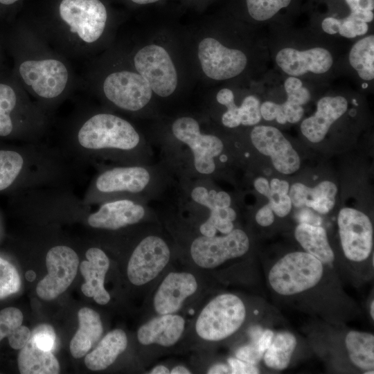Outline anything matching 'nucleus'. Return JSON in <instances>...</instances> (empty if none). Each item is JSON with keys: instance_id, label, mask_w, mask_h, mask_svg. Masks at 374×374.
I'll use <instances>...</instances> for the list:
<instances>
[{"instance_id": "obj_52", "label": "nucleus", "mask_w": 374, "mask_h": 374, "mask_svg": "<svg viewBox=\"0 0 374 374\" xmlns=\"http://www.w3.org/2000/svg\"><path fill=\"white\" fill-rule=\"evenodd\" d=\"M150 374H169L170 371L165 366L159 365L155 366L150 372Z\"/></svg>"}, {"instance_id": "obj_20", "label": "nucleus", "mask_w": 374, "mask_h": 374, "mask_svg": "<svg viewBox=\"0 0 374 374\" xmlns=\"http://www.w3.org/2000/svg\"><path fill=\"white\" fill-rule=\"evenodd\" d=\"M87 260H83L80 269L84 278L81 286L82 293L93 298L100 305H106L110 301L109 292L104 287L105 275L109 267V260L100 249L92 247L86 253Z\"/></svg>"}, {"instance_id": "obj_49", "label": "nucleus", "mask_w": 374, "mask_h": 374, "mask_svg": "<svg viewBox=\"0 0 374 374\" xmlns=\"http://www.w3.org/2000/svg\"><path fill=\"white\" fill-rule=\"evenodd\" d=\"M255 189L261 195L266 197H269L271 195V189L269 182L265 177H258L253 181Z\"/></svg>"}, {"instance_id": "obj_29", "label": "nucleus", "mask_w": 374, "mask_h": 374, "mask_svg": "<svg viewBox=\"0 0 374 374\" xmlns=\"http://www.w3.org/2000/svg\"><path fill=\"white\" fill-rule=\"evenodd\" d=\"M321 17V27L328 35H336L354 38L367 33L368 24L374 19V13L352 12L348 15L337 18L329 15Z\"/></svg>"}, {"instance_id": "obj_51", "label": "nucleus", "mask_w": 374, "mask_h": 374, "mask_svg": "<svg viewBox=\"0 0 374 374\" xmlns=\"http://www.w3.org/2000/svg\"><path fill=\"white\" fill-rule=\"evenodd\" d=\"M262 331L263 330L260 326H253L249 330V335L251 339V342L256 343Z\"/></svg>"}, {"instance_id": "obj_22", "label": "nucleus", "mask_w": 374, "mask_h": 374, "mask_svg": "<svg viewBox=\"0 0 374 374\" xmlns=\"http://www.w3.org/2000/svg\"><path fill=\"white\" fill-rule=\"evenodd\" d=\"M184 328L185 320L182 317L163 314L142 325L138 330L137 339L143 345L156 344L168 347L178 341Z\"/></svg>"}, {"instance_id": "obj_12", "label": "nucleus", "mask_w": 374, "mask_h": 374, "mask_svg": "<svg viewBox=\"0 0 374 374\" xmlns=\"http://www.w3.org/2000/svg\"><path fill=\"white\" fill-rule=\"evenodd\" d=\"M170 250L164 240L157 235L143 238L133 251L127 264L130 281L142 285L154 279L168 265Z\"/></svg>"}, {"instance_id": "obj_21", "label": "nucleus", "mask_w": 374, "mask_h": 374, "mask_svg": "<svg viewBox=\"0 0 374 374\" xmlns=\"http://www.w3.org/2000/svg\"><path fill=\"white\" fill-rule=\"evenodd\" d=\"M151 175L142 166L117 167L100 174L96 181V188L103 193L143 191L150 184Z\"/></svg>"}, {"instance_id": "obj_56", "label": "nucleus", "mask_w": 374, "mask_h": 374, "mask_svg": "<svg viewBox=\"0 0 374 374\" xmlns=\"http://www.w3.org/2000/svg\"><path fill=\"white\" fill-rule=\"evenodd\" d=\"M35 277H36V274L32 270L28 271L26 273V278L30 282L33 281L35 280Z\"/></svg>"}, {"instance_id": "obj_35", "label": "nucleus", "mask_w": 374, "mask_h": 374, "mask_svg": "<svg viewBox=\"0 0 374 374\" xmlns=\"http://www.w3.org/2000/svg\"><path fill=\"white\" fill-rule=\"evenodd\" d=\"M24 159L17 152L0 150V191L10 187L19 176Z\"/></svg>"}, {"instance_id": "obj_14", "label": "nucleus", "mask_w": 374, "mask_h": 374, "mask_svg": "<svg viewBox=\"0 0 374 374\" xmlns=\"http://www.w3.org/2000/svg\"><path fill=\"white\" fill-rule=\"evenodd\" d=\"M250 136L253 146L261 154L271 158L274 167L279 172L290 175L299 169V155L276 127L268 125L255 126Z\"/></svg>"}, {"instance_id": "obj_30", "label": "nucleus", "mask_w": 374, "mask_h": 374, "mask_svg": "<svg viewBox=\"0 0 374 374\" xmlns=\"http://www.w3.org/2000/svg\"><path fill=\"white\" fill-rule=\"evenodd\" d=\"M350 361L364 371L374 368V336L368 332L350 331L345 339Z\"/></svg>"}, {"instance_id": "obj_50", "label": "nucleus", "mask_w": 374, "mask_h": 374, "mask_svg": "<svg viewBox=\"0 0 374 374\" xmlns=\"http://www.w3.org/2000/svg\"><path fill=\"white\" fill-rule=\"evenodd\" d=\"M209 374H224L231 373V370L229 366L224 364H217L213 365L207 371Z\"/></svg>"}, {"instance_id": "obj_40", "label": "nucleus", "mask_w": 374, "mask_h": 374, "mask_svg": "<svg viewBox=\"0 0 374 374\" xmlns=\"http://www.w3.org/2000/svg\"><path fill=\"white\" fill-rule=\"evenodd\" d=\"M241 106L242 107L241 125L252 126L260 123L262 118L260 102L256 96L250 95L245 97Z\"/></svg>"}, {"instance_id": "obj_5", "label": "nucleus", "mask_w": 374, "mask_h": 374, "mask_svg": "<svg viewBox=\"0 0 374 374\" xmlns=\"http://www.w3.org/2000/svg\"><path fill=\"white\" fill-rule=\"evenodd\" d=\"M245 317L244 304L238 296L220 294L203 308L197 319L195 330L204 340L220 341L235 332Z\"/></svg>"}, {"instance_id": "obj_42", "label": "nucleus", "mask_w": 374, "mask_h": 374, "mask_svg": "<svg viewBox=\"0 0 374 374\" xmlns=\"http://www.w3.org/2000/svg\"><path fill=\"white\" fill-rule=\"evenodd\" d=\"M236 358L249 364L256 365L263 357L256 346V343L243 346L238 348L235 353Z\"/></svg>"}, {"instance_id": "obj_23", "label": "nucleus", "mask_w": 374, "mask_h": 374, "mask_svg": "<svg viewBox=\"0 0 374 374\" xmlns=\"http://www.w3.org/2000/svg\"><path fill=\"white\" fill-rule=\"evenodd\" d=\"M337 187L330 181H323L314 188L294 183L288 195L296 208L308 207L320 214L329 213L335 204Z\"/></svg>"}, {"instance_id": "obj_25", "label": "nucleus", "mask_w": 374, "mask_h": 374, "mask_svg": "<svg viewBox=\"0 0 374 374\" xmlns=\"http://www.w3.org/2000/svg\"><path fill=\"white\" fill-rule=\"evenodd\" d=\"M79 328L71 340L69 349L75 359L87 355L100 339L103 332L100 317L89 308H82L78 313Z\"/></svg>"}, {"instance_id": "obj_47", "label": "nucleus", "mask_w": 374, "mask_h": 374, "mask_svg": "<svg viewBox=\"0 0 374 374\" xmlns=\"http://www.w3.org/2000/svg\"><path fill=\"white\" fill-rule=\"evenodd\" d=\"M274 336V332L271 330L267 329L262 331L261 335L256 343L259 352L262 355H264L267 349L270 346Z\"/></svg>"}, {"instance_id": "obj_57", "label": "nucleus", "mask_w": 374, "mask_h": 374, "mask_svg": "<svg viewBox=\"0 0 374 374\" xmlns=\"http://www.w3.org/2000/svg\"><path fill=\"white\" fill-rule=\"evenodd\" d=\"M370 314L373 319H374V301L373 300L370 305Z\"/></svg>"}, {"instance_id": "obj_8", "label": "nucleus", "mask_w": 374, "mask_h": 374, "mask_svg": "<svg viewBox=\"0 0 374 374\" xmlns=\"http://www.w3.org/2000/svg\"><path fill=\"white\" fill-rule=\"evenodd\" d=\"M249 248V240L246 233L233 229L224 235L197 237L192 242L190 251L196 265L211 269L244 255Z\"/></svg>"}, {"instance_id": "obj_13", "label": "nucleus", "mask_w": 374, "mask_h": 374, "mask_svg": "<svg viewBox=\"0 0 374 374\" xmlns=\"http://www.w3.org/2000/svg\"><path fill=\"white\" fill-rule=\"evenodd\" d=\"M198 57L205 75L216 80H228L238 75L247 64V57L243 51L229 48L212 37H206L200 42Z\"/></svg>"}, {"instance_id": "obj_16", "label": "nucleus", "mask_w": 374, "mask_h": 374, "mask_svg": "<svg viewBox=\"0 0 374 374\" xmlns=\"http://www.w3.org/2000/svg\"><path fill=\"white\" fill-rule=\"evenodd\" d=\"M287 95L282 104L265 101L260 104V114L266 121L276 120L279 124L298 123L304 114L303 105L311 98L309 89L296 77L288 76L284 82Z\"/></svg>"}, {"instance_id": "obj_17", "label": "nucleus", "mask_w": 374, "mask_h": 374, "mask_svg": "<svg viewBox=\"0 0 374 374\" xmlns=\"http://www.w3.org/2000/svg\"><path fill=\"white\" fill-rule=\"evenodd\" d=\"M197 289L195 277L188 272H170L162 280L153 299L154 308L159 315L174 314L183 302Z\"/></svg>"}, {"instance_id": "obj_39", "label": "nucleus", "mask_w": 374, "mask_h": 374, "mask_svg": "<svg viewBox=\"0 0 374 374\" xmlns=\"http://www.w3.org/2000/svg\"><path fill=\"white\" fill-rule=\"evenodd\" d=\"M23 319L21 311L17 308L8 307L0 310V341L21 326Z\"/></svg>"}, {"instance_id": "obj_3", "label": "nucleus", "mask_w": 374, "mask_h": 374, "mask_svg": "<svg viewBox=\"0 0 374 374\" xmlns=\"http://www.w3.org/2000/svg\"><path fill=\"white\" fill-rule=\"evenodd\" d=\"M77 138L82 147L91 150H130L140 142V136L130 123L109 113L96 114L86 119Z\"/></svg>"}, {"instance_id": "obj_18", "label": "nucleus", "mask_w": 374, "mask_h": 374, "mask_svg": "<svg viewBox=\"0 0 374 374\" xmlns=\"http://www.w3.org/2000/svg\"><path fill=\"white\" fill-rule=\"evenodd\" d=\"M348 102L342 96H327L317 103L315 113L305 118L301 124V132L312 143L321 141L332 124L348 110Z\"/></svg>"}, {"instance_id": "obj_37", "label": "nucleus", "mask_w": 374, "mask_h": 374, "mask_svg": "<svg viewBox=\"0 0 374 374\" xmlns=\"http://www.w3.org/2000/svg\"><path fill=\"white\" fill-rule=\"evenodd\" d=\"M216 99L220 104L226 107V111L222 116V124L229 128L240 125L242 107L241 105H235L233 91L227 88L222 89L217 93Z\"/></svg>"}, {"instance_id": "obj_46", "label": "nucleus", "mask_w": 374, "mask_h": 374, "mask_svg": "<svg viewBox=\"0 0 374 374\" xmlns=\"http://www.w3.org/2000/svg\"><path fill=\"white\" fill-rule=\"evenodd\" d=\"M296 219L299 223H305L308 224L320 226L321 218L315 214L308 207H301V209L296 215Z\"/></svg>"}, {"instance_id": "obj_28", "label": "nucleus", "mask_w": 374, "mask_h": 374, "mask_svg": "<svg viewBox=\"0 0 374 374\" xmlns=\"http://www.w3.org/2000/svg\"><path fill=\"white\" fill-rule=\"evenodd\" d=\"M294 236L305 252L312 255L323 264H330L335 259L326 230L321 226L299 223Z\"/></svg>"}, {"instance_id": "obj_43", "label": "nucleus", "mask_w": 374, "mask_h": 374, "mask_svg": "<svg viewBox=\"0 0 374 374\" xmlns=\"http://www.w3.org/2000/svg\"><path fill=\"white\" fill-rule=\"evenodd\" d=\"M30 330L25 326H19L8 336L10 347L15 350L21 349L30 337Z\"/></svg>"}, {"instance_id": "obj_4", "label": "nucleus", "mask_w": 374, "mask_h": 374, "mask_svg": "<svg viewBox=\"0 0 374 374\" xmlns=\"http://www.w3.org/2000/svg\"><path fill=\"white\" fill-rule=\"evenodd\" d=\"M323 272V263L305 251L286 254L269 271L268 279L277 293L290 296L314 287Z\"/></svg>"}, {"instance_id": "obj_33", "label": "nucleus", "mask_w": 374, "mask_h": 374, "mask_svg": "<svg viewBox=\"0 0 374 374\" xmlns=\"http://www.w3.org/2000/svg\"><path fill=\"white\" fill-rule=\"evenodd\" d=\"M296 344L295 337L290 332H280L274 336L262 357L266 366L275 370L286 368Z\"/></svg>"}, {"instance_id": "obj_1", "label": "nucleus", "mask_w": 374, "mask_h": 374, "mask_svg": "<svg viewBox=\"0 0 374 374\" xmlns=\"http://www.w3.org/2000/svg\"><path fill=\"white\" fill-rule=\"evenodd\" d=\"M15 78L23 88L44 102L57 100L74 87L69 59L31 25L15 35Z\"/></svg>"}, {"instance_id": "obj_11", "label": "nucleus", "mask_w": 374, "mask_h": 374, "mask_svg": "<svg viewBox=\"0 0 374 374\" xmlns=\"http://www.w3.org/2000/svg\"><path fill=\"white\" fill-rule=\"evenodd\" d=\"M48 273L37 284L36 292L42 299L51 301L62 294L72 283L79 266V258L71 248L52 247L46 256Z\"/></svg>"}, {"instance_id": "obj_48", "label": "nucleus", "mask_w": 374, "mask_h": 374, "mask_svg": "<svg viewBox=\"0 0 374 374\" xmlns=\"http://www.w3.org/2000/svg\"><path fill=\"white\" fill-rule=\"evenodd\" d=\"M269 186L273 193L278 195L288 194L290 190V185L287 181L276 178L270 181Z\"/></svg>"}, {"instance_id": "obj_31", "label": "nucleus", "mask_w": 374, "mask_h": 374, "mask_svg": "<svg viewBox=\"0 0 374 374\" xmlns=\"http://www.w3.org/2000/svg\"><path fill=\"white\" fill-rule=\"evenodd\" d=\"M348 60L359 77L365 81L374 79V36L369 35L356 42L350 50Z\"/></svg>"}, {"instance_id": "obj_15", "label": "nucleus", "mask_w": 374, "mask_h": 374, "mask_svg": "<svg viewBox=\"0 0 374 374\" xmlns=\"http://www.w3.org/2000/svg\"><path fill=\"white\" fill-rule=\"evenodd\" d=\"M275 61L283 72L296 78L307 73L324 74L334 63L331 52L321 46L305 50L283 48L277 52Z\"/></svg>"}, {"instance_id": "obj_19", "label": "nucleus", "mask_w": 374, "mask_h": 374, "mask_svg": "<svg viewBox=\"0 0 374 374\" xmlns=\"http://www.w3.org/2000/svg\"><path fill=\"white\" fill-rule=\"evenodd\" d=\"M145 214V208L141 204L129 199H120L103 204L89 216L87 222L93 228L117 230L138 223Z\"/></svg>"}, {"instance_id": "obj_24", "label": "nucleus", "mask_w": 374, "mask_h": 374, "mask_svg": "<svg viewBox=\"0 0 374 374\" xmlns=\"http://www.w3.org/2000/svg\"><path fill=\"white\" fill-rule=\"evenodd\" d=\"M28 105L25 89L16 78L0 80V136L13 133L17 113Z\"/></svg>"}, {"instance_id": "obj_58", "label": "nucleus", "mask_w": 374, "mask_h": 374, "mask_svg": "<svg viewBox=\"0 0 374 374\" xmlns=\"http://www.w3.org/2000/svg\"><path fill=\"white\" fill-rule=\"evenodd\" d=\"M364 373L365 374H373L374 371H373V370H368V371H365Z\"/></svg>"}, {"instance_id": "obj_10", "label": "nucleus", "mask_w": 374, "mask_h": 374, "mask_svg": "<svg viewBox=\"0 0 374 374\" xmlns=\"http://www.w3.org/2000/svg\"><path fill=\"white\" fill-rule=\"evenodd\" d=\"M341 244L350 260H366L373 249V229L369 217L360 211L343 208L337 217Z\"/></svg>"}, {"instance_id": "obj_54", "label": "nucleus", "mask_w": 374, "mask_h": 374, "mask_svg": "<svg viewBox=\"0 0 374 374\" xmlns=\"http://www.w3.org/2000/svg\"><path fill=\"white\" fill-rule=\"evenodd\" d=\"M20 0H0V6L3 8L13 6Z\"/></svg>"}, {"instance_id": "obj_7", "label": "nucleus", "mask_w": 374, "mask_h": 374, "mask_svg": "<svg viewBox=\"0 0 374 374\" xmlns=\"http://www.w3.org/2000/svg\"><path fill=\"white\" fill-rule=\"evenodd\" d=\"M172 132L178 141L191 150L193 166L198 173L209 175L215 172V158L224 150L223 143L217 136L202 134L198 122L188 116L176 119L172 125Z\"/></svg>"}, {"instance_id": "obj_9", "label": "nucleus", "mask_w": 374, "mask_h": 374, "mask_svg": "<svg viewBox=\"0 0 374 374\" xmlns=\"http://www.w3.org/2000/svg\"><path fill=\"white\" fill-rule=\"evenodd\" d=\"M136 72L151 89L161 97L171 95L177 85V74L168 53L161 46L151 44L141 48L134 57Z\"/></svg>"}, {"instance_id": "obj_2", "label": "nucleus", "mask_w": 374, "mask_h": 374, "mask_svg": "<svg viewBox=\"0 0 374 374\" xmlns=\"http://www.w3.org/2000/svg\"><path fill=\"white\" fill-rule=\"evenodd\" d=\"M107 21L100 0H61L55 21L32 26L69 59L87 57L104 35Z\"/></svg>"}, {"instance_id": "obj_44", "label": "nucleus", "mask_w": 374, "mask_h": 374, "mask_svg": "<svg viewBox=\"0 0 374 374\" xmlns=\"http://www.w3.org/2000/svg\"><path fill=\"white\" fill-rule=\"evenodd\" d=\"M232 374H257L258 368L253 364L245 362L238 358L230 357L227 360Z\"/></svg>"}, {"instance_id": "obj_41", "label": "nucleus", "mask_w": 374, "mask_h": 374, "mask_svg": "<svg viewBox=\"0 0 374 374\" xmlns=\"http://www.w3.org/2000/svg\"><path fill=\"white\" fill-rule=\"evenodd\" d=\"M268 199V204L277 216L283 217L290 212L292 204L288 194L278 195L271 192Z\"/></svg>"}, {"instance_id": "obj_6", "label": "nucleus", "mask_w": 374, "mask_h": 374, "mask_svg": "<svg viewBox=\"0 0 374 374\" xmlns=\"http://www.w3.org/2000/svg\"><path fill=\"white\" fill-rule=\"evenodd\" d=\"M104 96L117 107L130 112L143 109L150 100L152 91L139 73L121 69L107 73L102 80Z\"/></svg>"}, {"instance_id": "obj_38", "label": "nucleus", "mask_w": 374, "mask_h": 374, "mask_svg": "<svg viewBox=\"0 0 374 374\" xmlns=\"http://www.w3.org/2000/svg\"><path fill=\"white\" fill-rule=\"evenodd\" d=\"M20 287V276L15 266L0 258V299L17 292Z\"/></svg>"}, {"instance_id": "obj_32", "label": "nucleus", "mask_w": 374, "mask_h": 374, "mask_svg": "<svg viewBox=\"0 0 374 374\" xmlns=\"http://www.w3.org/2000/svg\"><path fill=\"white\" fill-rule=\"evenodd\" d=\"M300 0H244L249 17L258 22H266L296 10Z\"/></svg>"}, {"instance_id": "obj_55", "label": "nucleus", "mask_w": 374, "mask_h": 374, "mask_svg": "<svg viewBox=\"0 0 374 374\" xmlns=\"http://www.w3.org/2000/svg\"><path fill=\"white\" fill-rule=\"evenodd\" d=\"M130 1L136 4L144 5V4L155 3L160 0H130Z\"/></svg>"}, {"instance_id": "obj_45", "label": "nucleus", "mask_w": 374, "mask_h": 374, "mask_svg": "<svg viewBox=\"0 0 374 374\" xmlns=\"http://www.w3.org/2000/svg\"><path fill=\"white\" fill-rule=\"evenodd\" d=\"M256 222L262 226H268L271 225L274 220V212L269 204L264 205L256 213Z\"/></svg>"}, {"instance_id": "obj_34", "label": "nucleus", "mask_w": 374, "mask_h": 374, "mask_svg": "<svg viewBox=\"0 0 374 374\" xmlns=\"http://www.w3.org/2000/svg\"><path fill=\"white\" fill-rule=\"evenodd\" d=\"M236 216L235 210L230 206L210 209L209 216L200 225L199 231L202 235L209 237L215 235L217 231L227 234L234 229L233 221Z\"/></svg>"}, {"instance_id": "obj_26", "label": "nucleus", "mask_w": 374, "mask_h": 374, "mask_svg": "<svg viewBox=\"0 0 374 374\" xmlns=\"http://www.w3.org/2000/svg\"><path fill=\"white\" fill-rule=\"evenodd\" d=\"M21 374H57L60 364L51 350L39 347L30 335L27 344L20 349L17 357Z\"/></svg>"}, {"instance_id": "obj_53", "label": "nucleus", "mask_w": 374, "mask_h": 374, "mask_svg": "<svg viewBox=\"0 0 374 374\" xmlns=\"http://www.w3.org/2000/svg\"><path fill=\"white\" fill-rule=\"evenodd\" d=\"M171 374H190L191 372L184 366H177L170 371Z\"/></svg>"}, {"instance_id": "obj_36", "label": "nucleus", "mask_w": 374, "mask_h": 374, "mask_svg": "<svg viewBox=\"0 0 374 374\" xmlns=\"http://www.w3.org/2000/svg\"><path fill=\"white\" fill-rule=\"evenodd\" d=\"M192 199L199 205L208 208L229 207L231 204L230 195L224 191L208 190L204 186L195 187L190 193Z\"/></svg>"}, {"instance_id": "obj_27", "label": "nucleus", "mask_w": 374, "mask_h": 374, "mask_svg": "<svg viewBox=\"0 0 374 374\" xmlns=\"http://www.w3.org/2000/svg\"><path fill=\"white\" fill-rule=\"evenodd\" d=\"M127 346L125 332L121 329L113 330L100 341L95 349L86 355L84 364L91 371L105 370L125 350Z\"/></svg>"}]
</instances>
